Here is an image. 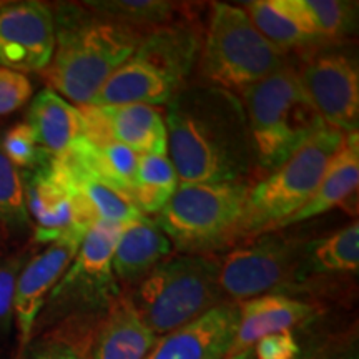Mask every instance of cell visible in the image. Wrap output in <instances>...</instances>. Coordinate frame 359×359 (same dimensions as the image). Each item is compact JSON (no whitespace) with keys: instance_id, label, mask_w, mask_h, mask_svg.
<instances>
[{"instance_id":"obj_14","label":"cell","mask_w":359,"mask_h":359,"mask_svg":"<svg viewBox=\"0 0 359 359\" xmlns=\"http://www.w3.org/2000/svg\"><path fill=\"white\" fill-rule=\"evenodd\" d=\"M79 246L80 243L75 241H57L22 266L17 276L12 308L20 351L29 346L39 314L74 262Z\"/></svg>"},{"instance_id":"obj_18","label":"cell","mask_w":359,"mask_h":359,"mask_svg":"<svg viewBox=\"0 0 359 359\" xmlns=\"http://www.w3.org/2000/svg\"><path fill=\"white\" fill-rule=\"evenodd\" d=\"M178 92L177 80L135 53L110 75L90 105H168Z\"/></svg>"},{"instance_id":"obj_36","label":"cell","mask_w":359,"mask_h":359,"mask_svg":"<svg viewBox=\"0 0 359 359\" xmlns=\"http://www.w3.org/2000/svg\"><path fill=\"white\" fill-rule=\"evenodd\" d=\"M331 359H358V354L354 351H349V353H344V354H341V356H334Z\"/></svg>"},{"instance_id":"obj_7","label":"cell","mask_w":359,"mask_h":359,"mask_svg":"<svg viewBox=\"0 0 359 359\" xmlns=\"http://www.w3.org/2000/svg\"><path fill=\"white\" fill-rule=\"evenodd\" d=\"M344 135L325 125L280 167L250 187L248 241L271 231L311 198Z\"/></svg>"},{"instance_id":"obj_20","label":"cell","mask_w":359,"mask_h":359,"mask_svg":"<svg viewBox=\"0 0 359 359\" xmlns=\"http://www.w3.org/2000/svg\"><path fill=\"white\" fill-rule=\"evenodd\" d=\"M240 304V323L230 354L253 346L264 336L278 331H291L316 316V308L302 299L283 294H263Z\"/></svg>"},{"instance_id":"obj_28","label":"cell","mask_w":359,"mask_h":359,"mask_svg":"<svg viewBox=\"0 0 359 359\" xmlns=\"http://www.w3.org/2000/svg\"><path fill=\"white\" fill-rule=\"evenodd\" d=\"M0 224L11 230H24L30 224L25 206L24 182L0 147Z\"/></svg>"},{"instance_id":"obj_5","label":"cell","mask_w":359,"mask_h":359,"mask_svg":"<svg viewBox=\"0 0 359 359\" xmlns=\"http://www.w3.org/2000/svg\"><path fill=\"white\" fill-rule=\"evenodd\" d=\"M215 255H170L137 285L135 308L156 336L195 321L224 302Z\"/></svg>"},{"instance_id":"obj_34","label":"cell","mask_w":359,"mask_h":359,"mask_svg":"<svg viewBox=\"0 0 359 359\" xmlns=\"http://www.w3.org/2000/svg\"><path fill=\"white\" fill-rule=\"evenodd\" d=\"M30 359H88V354L79 344L69 341H53L39 349Z\"/></svg>"},{"instance_id":"obj_31","label":"cell","mask_w":359,"mask_h":359,"mask_svg":"<svg viewBox=\"0 0 359 359\" xmlns=\"http://www.w3.org/2000/svg\"><path fill=\"white\" fill-rule=\"evenodd\" d=\"M32 92L34 87L25 74L0 67V116L22 109Z\"/></svg>"},{"instance_id":"obj_15","label":"cell","mask_w":359,"mask_h":359,"mask_svg":"<svg viewBox=\"0 0 359 359\" xmlns=\"http://www.w3.org/2000/svg\"><path fill=\"white\" fill-rule=\"evenodd\" d=\"M240 323V304L223 302L195 321L158 336L147 359H223Z\"/></svg>"},{"instance_id":"obj_32","label":"cell","mask_w":359,"mask_h":359,"mask_svg":"<svg viewBox=\"0 0 359 359\" xmlns=\"http://www.w3.org/2000/svg\"><path fill=\"white\" fill-rule=\"evenodd\" d=\"M255 359H299L302 348L291 331L268 334L251 346Z\"/></svg>"},{"instance_id":"obj_29","label":"cell","mask_w":359,"mask_h":359,"mask_svg":"<svg viewBox=\"0 0 359 359\" xmlns=\"http://www.w3.org/2000/svg\"><path fill=\"white\" fill-rule=\"evenodd\" d=\"M321 40H341L353 27V4L339 0H303Z\"/></svg>"},{"instance_id":"obj_4","label":"cell","mask_w":359,"mask_h":359,"mask_svg":"<svg viewBox=\"0 0 359 359\" xmlns=\"http://www.w3.org/2000/svg\"><path fill=\"white\" fill-rule=\"evenodd\" d=\"M251 150L262 172H273L309 137L325 127L298 70L285 64L280 70L241 93Z\"/></svg>"},{"instance_id":"obj_24","label":"cell","mask_w":359,"mask_h":359,"mask_svg":"<svg viewBox=\"0 0 359 359\" xmlns=\"http://www.w3.org/2000/svg\"><path fill=\"white\" fill-rule=\"evenodd\" d=\"M198 52V37L190 27L178 25L177 20L143 35L135 52L148 62L167 72L182 85L191 70L193 57Z\"/></svg>"},{"instance_id":"obj_27","label":"cell","mask_w":359,"mask_h":359,"mask_svg":"<svg viewBox=\"0 0 359 359\" xmlns=\"http://www.w3.org/2000/svg\"><path fill=\"white\" fill-rule=\"evenodd\" d=\"M304 262L321 273H358L359 223L354 219L341 230L308 243Z\"/></svg>"},{"instance_id":"obj_19","label":"cell","mask_w":359,"mask_h":359,"mask_svg":"<svg viewBox=\"0 0 359 359\" xmlns=\"http://www.w3.org/2000/svg\"><path fill=\"white\" fill-rule=\"evenodd\" d=\"M359 185V137L358 132L344 135L333 158L330 160L320 185L298 212L278 223L271 231H283L293 224L308 222L344 205L358 193ZM269 231V233H271Z\"/></svg>"},{"instance_id":"obj_11","label":"cell","mask_w":359,"mask_h":359,"mask_svg":"<svg viewBox=\"0 0 359 359\" xmlns=\"http://www.w3.org/2000/svg\"><path fill=\"white\" fill-rule=\"evenodd\" d=\"M55 48V17L37 0L0 4V67L42 72Z\"/></svg>"},{"instance_id":"obj_21","label":"cell","mask_w":359,"mask_h":359,"mask_svg":"<svg viewBox=\"0 0 359 359\" xmlns=\"http://www.w3.org/2000/svg\"><path fill=\"white\" fill-rule=\"evenodd\" d=\"M173 255L168 236L155 219L142 217L125 224L111 258V269L116 281L138 285L156 264Z\"/></svg>"},{"instance_id":"obj_8","label":"cell","mask_w":359,"mask_h":359,"mask_svg":"<svg viewBox=\"0 0 359 359\" xmlns=\"http://www.w3.org/2000/svg\"><path fill=\"white\" fill-rule=\"evenodd\" d=\"M306 241L281 231L263 233L218 259L223 298L243 303L283 288L298 275L306 258Z\"/></svg>"},{"instance_id":"obj_17","label":"cell","mask_w":359,"mask_h":359,"mask_svg":"<svg viewBox=\"0 0 359 359\" xmlns=\"http://www.w3.org/2000/svg\"><path fill=\"white\" fill-rule=\"evenodd\" d=\"M50 165L83 200L97 222L128 224L145 217L128 195L93 172L75 145L65 155L50 158Z\"/></svg>"},{"instance_id":"obj_25","label":"cell","mask_w":359,"mask_h":359,"mask_svg":"<svg viewBox=\"0 0 359 359\" xmlns=\"http://www.w3.org/2000/svg\"><path fill=\"white\" fill-rule=\"evenodd\" d=\"M180 185L168 155H140L132 200L142 215H158Z\"/></svg>"},{"instance_id":"obj_9","label":"cell","mask_w":359,"mask_h":359,"mask_svg":"<svg viewBox=\"0 0 359 359\" xmlns=\"http://www.w3.org/2000/svg\"><path fill=\"white\" fill-rule=\"evenodd\" d=\"M22 182L27 213L35 224V240L47 245L57 241L82 243L97 219L83 200L53 170L50 160L22 177Z\"/></svg>"},{"instance_id":"obj_3","label":"cell","mask_w":359,"mask_h":359,"mask_svg":"<svg viewBox=\"0 0 359 359\" xmlns=\"http://www.w3.org/2000/svg\"><path fill=\"white\" fill-rule=\"evenodd\" d=\"M245 183H180L155 223L182 255H215L248 241Z\"/></svg>"},{"instance_id":"obj_16","label":"cell","mask_w":359,"mask_h":359,"mask_svg":"<svg viewBox=\"0 0 359 359\" xmlns=\"http://www.w3.org/2000/svg\"><path fill=\"white\" fill-rule=\"evenodd\" d=\"M156 339L132 296L116 294L105 306L87 354L88 359H147Z\"/></svg>"},{"instance_id":"obj_10","label":"cell","mask_w":359,"mask_h":359,"mask_svg":"<svg viewBox=\"0 0 359 359\" xmlns=\"http://www.w3.org/2000/svg\"><path fill=\"white\" fill-rule=\"evenodd\" d=\"M321 120L343 133L358 132L359 74L356 62L338 52L313 55L298 70Z\"/></svg>"},{"instance_id":"obj_12","label":"cell","mask_w":359,"mask_h":359,"mask_svg":"<svg viewBox=\"0 0 359 359\" xmlns=\"http://www.w3.org/2000/svg\"><path fill=\"white\" fill-rule=\"evenodd\" d=\"M125 224L97 222L79 246L74 262L52 291L50 299H79L87 304H107L116 294L111 258Z\"/></svg>"},{"instance_id":"obj_35","label":"cell","mask_w":359,"mask_h":359,"mask_svg":"<svg viewBox=\"0 0 359 359\" xmlns=\"http://www.w3.org/2000/svg\"><path fill=\"white\" fill-rule=\"evenodd\" d=\"M223 359H255V356H253V351H251V348H248V349H243V351H240V353L228 354V356Z\"/></svg>"},{"instance_id":"obj_1","label":"cell","mask_w":359,"mask_h":359,"mask_svg":"<svg viewBox=\"0 0 359 359\" xmlns=\"http://www.w3.org/2000/svg\"><path fill=\"white\" fill-rule=\"evenodd\" d=\"M165 125L180 183H245L253 150L238 97L212 87L183 88L168 102Z\"/></svg>"},{"instance_id":"obj_13","label":"cell","mask_w":359,"mask_h":359,"mask_svg":"<svg viewBox=\"0 0 359 359\" xmlns=\"http://www.w3.org/2000/svg\"><path fill=\"white\" fill-rule=\"evenodd\" d=\"M83 137L93 145L116 142L138 155H168L167 125L150 105H82Z\"/></svg>"},{"instance_id":"obj_22","label":"cell","mask_w":359,"mask_h":359,"mask_svg":"<svg viewBox=\"0 0 359 359\" xmlns=\"http://www.w3.org/2000/svg\"><path fill=\"white\" fill-rule=\"evenodd\" d=\"M245 12L281 53L321 40L303 0H255L245 4Z\"/></svg>"},{"instance_id":"obj_2","label":"cell","mask_w":359,"mask_h":359,"mask_svg":"<svg viewBox=\"0 0 359 359\" xmlns=\"http://www.w3.org/2000/svg\"><path fill=\"white\" fill-rule=\"evenodd\" d=\"M55 24V48L42 75L48 88L74 105H90L102 85L135 55L143 39L137 30L77 7Z\"/></svg>"},{"instance_id":"obj_33","label":"cell","mask_w":359,"mask_h":359,"mask_svg":"<svg viewBox=\"0 0 359 359\" xmlns=\"http://www.w3.org/2000/svg\"><path fill=\"white\" fill-rule=\"evenodd\" d=\"M22 266H24L22 258H12L11 262L0 264V325L12 316L15 283Z\"/></svg>"},{"instance_id":"obj_26","label":"cell","mask_w":359,"mask_h":359,"mask_svg":"<svg viewBox=\"0 0 359 359\" xmlns=\"http://www.w3.org/2000/svg\"><path fill=\"white\" fill-rule=\"evenodd\" d=\"M85 7L97 15L122 24L145 35L177 20L180 4L165 0H97L85 2Z\"/></svg>"},{"instance_id":"obj_30","label":"cell","mask_w":359,"mask_h":359,"mask_svg":"<svg viewBox=\"0 0 359 359\" xmlns=\"http://www.w3.org/2000/svg\"><path fill=\"white\" fill-rule=\"evenodd\" d=\"M0 147L15 168L35 170L50 160L39 147L34 130L27 122L13 125L6 132L0 140Z\"/></svg>"},{"instance_id":"obj_23","label":"cell","mask_w":359,"mask_h":359,"mask_svg":"<svg viewBox=\"0 0 359 359\" xmlns=\"http://www.w3.org/2000/svg\"><path fill=\"white\" fill-rule=\"evenodd\" d=\"M39 147L48 158H58L83 137V120L77 105L65 100L50 88L34 98L27 115Z\"/></svg>"},{"instance_id":"obj_6","label":"cell","mask_w":359,"mask_h":359,"mask_svg":"<svg viewBox=\"0 0 359 359\" xmlns=\"http://www.w3.org/2000/svg\"><path fill=\"white\" fill-rule=\"evenodd\" d=\"M285 64V53L258 32L243 7L212 4L200 50V75L208 87L241 97Z\"/></svg>"}]
</instances>
